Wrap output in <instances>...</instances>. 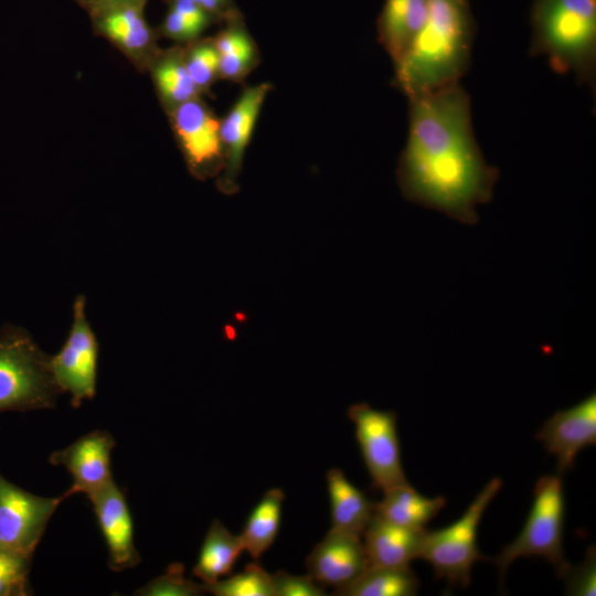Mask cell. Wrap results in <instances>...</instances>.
Instances as JSON below:
<instances>
[{
    "mask_svg": "<svg viewBox=\"0 0 596 596\" xmlns=\"http://www.w3.org/2000/svg\"><path fill=\"white\" fill-rule=\"evenodd\" d=\"M408 135L396 178L404 198L462 224L478 222L499 178L476 140L468 93L458 84L408 99Z\"/></svg>",
    "mask_w": 596,
    "mask_h": 596,
    "instance_id": "cell-1",
    "label": "cell"
},
{
    "mask_svg": "<svg viewBox=\"0 0 596 596\" xmlns=\"http://www.w3.org/2000/svg\"><path fill=\"white\" fill-rule=\"evenodd\" d=\"M473 38L468 0H428L422 29L394 65L396 87L412 99L458 84L469 68Z\"/></svg>",
    "mask_w": 596,
    "mask_h": 596,
    "instance_id": "cell-2",
    "label": "cell"
},
{
    "mask_svg": "<svg viewBox=\"0 0 596 596\" xmlns=\"http://www.w3.org/2000/svg\"><path fill=\"white\" fill-rule=\"evenodd\" d=\"M531 56H545L558 74L572 73L595 92L596 0H532Z\"/></svg>",
    "mask_w": 596,
    "mask_h": 596,
    "instance_id": "cell-3",
    "label": "cell"
},
{
    "mask_svg": "<svg viewBox=\"0 0 596 596\" xmlns=\"http://www.w3.org/2000/svg\"><path fill=\"white\" fill-rule=\"evenodd\" d=\"M63 394L50 368V355L21 326L0 327V413L55 406Z\"/></svg>",
    "mask_w": 596,
    "mask_h": 596,
    "instance_id": "cell-4",
    "label": "cell"
},
{
    "mask_svg": "<svg viewBox=\"0 0 596 596\" xmlns=\"http://www.w3.org/2000/svg\"><path fill=\"white\" fill-rule=\"evenodd\" d=\"M533 494V504L522 531L494 558L501 581L511 563L519 557H544L556 568L558 577L568 565L563 551L565 503L561 476L538 479Z\"/></svg>",
    "mask_w": 596,
    "mask_h": 596,
    "instance_id": "cell-5",
    "label": "cell"
},
{
    "mask_svg": "<svg viewBox=\"0 0 596 596\" xmlns=\"http://www.w3.org/2000/svg\"><path fill=\"white\" fill-rule=\"evenodd\" d=\"M501 487L502 480L492 478L457 521L444 529L426 532L421 558L430 563L438 578H446L449 585L467 587L473 564L487 560L477 546L478 525Z\"/></svg>",
    "mask_w": 596,
    "mask_h": 596,
    "instance_id": "cell-6",
    "label": "cell"
},
{
    "mask_svg": "<svg viewBox=\"0 0 596 596\" xmlns=\"http://www.w3.org/2000/svg\"><path fill=\"white\" fill-rule=\"evenodd\" d=\"M87 299L77 295L72 305V322L68 334L54 355L50 368L62 393L71 395L74 408L96 395L99 343L86 313Z\"/></svg>",
    "mask_w": 596,
    "mask_h": 596,
    "instance_id": "cell-7",
    "label": "cell"
},
{
    "mask_svg": "<svg viewBox=\"0 0 596 596\" xmlns=\"http://www.w3.org/2000/svg\"><path fill=\"white\" fill-rule=\"evenodd\" d=\"M348 417L355 425V436L373 486L384 492L409 485L401 462L396 414L358 403L349 407Z\"/></svg>",
    "mask_w": 596,
    "mask_h": 596,
    "instance_id": "cell-8",
    "label": "cell"
},
{
    "mask_svg": "<svg viewBox=\"0 0 596 596\" xmlns=\"http://www.w3.org/2000/svg\"><path fill=\"white\" fill-rule=\"evenodd\" d=\"M66 498V493L58 498L33 494L0 473V543L33 556L51 517Z\"/></svg>",
    "mask_w": 596,
    "mask_h": 596,
    "instance_id": "cell-9",
    "label": "cell"
},
{
    "mask_svg": "<svg viewBox=\"0 0 596 596\" xmlns=\"http://www.w3.org/2000/svg\"><path fill=\"white\" fill-rule=\"evenodd\" d=\"M172 126L193 175L206 179L224 168L221 121L198 97L171 111Z\"/></svg>",
    "mask_w": 596,
    "mask_h": 596,
    "instance_id": "cell-10",
    "label": "cell"
},
{
    "mask_svg": "<svg viewBox=\"0 0 596 596\" xmlns=\"http://www.w3.org/2000/svg\"><path fill=\"white\" fill-rule=\"evenodd\" d=\"M116 441L105 430H93L64 449L51 454L49 462L64 466L73 478L67 497L84 493L88 497L113 481L110 454Z\"/></svg>",
    "mask_w": 596,
    "mask_h": 596,
    "instance_id": "cell-11",
    "label": "cell"
},
{
    "mask_svg": "<svg viewBox=\"0 0 596 596\" xmlns=\"http://www.w3.org/2000/svg\"><path fill=\"white\" fill-rule=\"evenodd\" d=\"M550 454L557 458L558 476L572 469L577 454L596 444V395L556 412L536 434Z\"/></svg>",
    "mask_w": 596,
    "mask_h": 596,
    "instance_id": "cell-12",
    "label": "cell"
},
{
    "mask_svg": "<svg viewBox=\"0 0 596 596\" xmlns=\"http://www.w3.org/2000/svg\"><path fill=\"white\" fill-rule=\"evenodd\" d=\"M269 91L270 85L267 83L247 87L220 124L224 174L219 181V187L225 193L236 190V179L243 158Z\"/></svg>",
    "mask_w": 596,
    "mask_h": 596,
    "instance_id": "cell-13",
    "label": "cell"
},
{
    "mask_svg": "<svg viewBox=\"0 0 596 596\" xmlns=\"http://www.w3.org/2000/svg\"><path fill=\"white\" fill-rule=\"evenodd\" d=\"M88 499L108 549L109 568L121 572L138 565L140 555L134 543L132 518L125 493L113 480Z\"/></svg>",
    "mask_w": 596,
    "mask_h": 596,
    "instance_id": "cell-14",
    "label": "cell"
},
{
    "mask_svg": "<svg viewBox=\"0 0 596 596\" xmlns=\"http://www.w3.org/2000/svg\"><path fill=\"white\" fill-rule=\"evenodd\" d=\"M369 566L360 536L330 529L306 558L308 574L322 586L340 589Z\"/></svg>",
    "mask_w": 596,
    "mask_h": 596,
    "instance_id": "cell-15",
    "label": "cell"
},
{
    "mask_svg": "<svg viewBox=\"0 0 596 596\" xmlns=\"http://www.w3.org/2000/svg\"><path fill=\"white\" fill-rule=\"evenodd\" d=\"M89 14L95 32L136 63L152 55L155 31L145 18L142 6L105 3L91 10Z\"/></svg>",
    "mask_w": 596,
    "mask_h": 596,
    "instance_id": "cell-16",
    "label": "cell"
},
{
    "mask_svg": "<svg viewBox=\"0 0 596 596\" xmlns=\"http://www.w3.org/2000/svg\"><path fill=\"white\" fill-rule=\"evenodd\" d=\"M427 530L402 526L373 513L363 534L369 565L403 567L421 558Z\"/></svg>",
    "mask_w": 596,
    "mask_h": 596,
    "instance_id": "cell-17",
    "label": "cell"
},
{
    "mask_svg": "<svg viewBox=\"0 0 596 596\" xmlns=\"http://www.w3.org/2000/svg\"><path fill=\"white\" fill-rule=\"evenodd\" d=\"M428 0H385L377 20L379 41L394 62L398 63L422 29Z\"/></svg>",
    "mask_w": 596,
    "mask_h": 596,
    "instance_id": "cell-18",
    "label": "cell"
},
{
    "mask_svg": "<svg viewBox=\"0 0 596 596\" xmlns=\"http://www.w3.org/2000/svg\"><path fill=\"white\" fill-rule=\"evenodd\" d=\"M326 478L331 503V529L362 538L374 513L375 502L368 499L338 468H331Z\"/></svg>",
    "mask_w": 596,
    "mask_h": 596,
    "instance_id": "cell-19",
    "label": "cell"
},
{
    "mask_svg": "<svg viewBox=\"0 0 596 596\" xmlns=\"http://www.w3.org/2000/svg\"><path fill=\"white\" fill-rule=\"evenodd\" d=\"M445 504L444 497L427 498L407 485L384 491L383 499L374 505V513L402 526L424 529Z\"/></svg>",
    "mask_w": 596,
    "mask_h": 596,
    "instance_id": "cell-20",
    "label": "cell"
},
{
    "mask_svg": "<svg viewBox=\"0 0 596 596\" xmlns=\"http://www.w3.org/2000/svg\"><path fill=\"white\" fill-rule=\"evenodd\" d=\"M244 551L240 535L232 534L219 520H214L202 543L193 574L202 584H211L230 575L235 561Z\"/></svg>",
    "mask_w": 596,
    "mask_h": 596,
    "instance_id": "cell-21",
    "label": "cell"
},
{
    "mask_svg": "<svg viewBox=\"0 0 596 596\" xmlns=\"http://www.w3.org/2000/svg\"><path fill=\"white\" fill-rule=\"evenodd\" d=\"M419 581L409 566L369 565L351 584L334 590L338 596H414Z\"/></svg>",
    "mask_w": 596,
    "mask_h": 596,
    "instance_id": "cell-22",
    "label": "cell"
},
{
    "mask_svg": "<svg viewBox=\"0 0 596 596\" xmlns=\"http://www.w3.org/2000/svg\"><path fill=\"white\" fill-rule=\"evenodd\" d=\"M284 498L281 489H269L247 519L240 538L244 550L254 560H258L277 536Z\"/></svg>",
    "mask_w": 596,
    "mask_h": 596,
    "instance_id": "cell-23",
    "label": "cell"
},
{
    "mask_svg": "<svg viewBox=\"0 0 596 596\" xmlns=\"http://www.w3.org/2000/svg\"><path fill=\"white\" fill-rule=\"evenodd\" d=\"M151 74L156 89L170 111L196 98L200 93L189 75L181 51L173 50L155 58Z\"/></svg>",
    "mask_w": 596,
    "mask_h": 596,
    "instance_id": "cell-24",
    "label": "cell"
},
{
    "mask_svg": "<svg viewBox=\"0 0 596 596\" xmlns=\"http://www.w3.org/2000/svg\"><path fill=\"white\" fill-rule=\"evenodd\" d=\"M203 585L205 592L216 596H274L270 574L256 563L236 575Z\"/></svg>",
    "mask_w": 596,
    "mask_h": 596,
    "instance_id": "cell-25",
    "label": "cell"
},
{
    "mask_svg": "<svg viewBox=\"0 0 596 596\" xmlns=\"http://www.w3.org/2000/svg\"><path fill=\"white\" fill-rule=\"evenodd\" d=\"M32 555H26L0 543V596L32 594L30 570Z\"/></svg>",
    "mask_w": 596,
    "mask_h": 596,
    "instance_id": "cell-26",
    "label": "cell"
},
{
    "mask_svg": "<svg viewBox=\"0 0 596 596\" xmlns=\"http://www.w3.org/2000/svg\"><path fill=\"white\" fill-rule=\"evenodd\" d=\"M190 77L199 92L206 91L219 77V53L212 40L195 42L184 53Z\"/></svg>",
    "mask_w": 596,
    "mask_h": 596,
    "instance_id": "cell-27",
    "label": "cell"
},
{
    "mask_svg": "<svg viewBox=\"0 0 596 596\" xmlns=\"http://www.w3.org/2000/svg\"><path fill=\"white\" fill-rule=\"evenodd\" d=\"M204 592L203 584H196L184 577L183 564L172 563L166 574L153 578L135 594L145 596H196Z\"/></svg>",
    "mask_w": 596,
    "mask_h": 596,
    "instance_id": "cell-28",
    "label": "cell"
},
{
    "mask_svg": "<svg viewBox=\"0 0 596 596\" xmlns=\"http://www.w3.org/2000/svg\"><path fill=\"white\" fill-rule=\"evenodd\" d=\"M560 577L565 579V594L571 596L596 595V550L589 546L585 560L576 565L567 567Z\"/></svg>",
    "mask_w": 596,
    "mask_h": 596,
    "instance_id": "cell-29",
    "label": "cell"
},
{
    "mask_svg": "<svg viewBox=\"0 0 596 596\" xmlns=\"http://www.w3.org/2000/svg\"><path fill=\"white\" fill-rule=\"evenodd\" d=\"M274 596H323L322 585L311 575L296 576L284 571L270 574Z\"/></svg>",
    "mask_w": 596,
    "mask_h": 596,
    "instance_id": "cell-30",
    "label": "cell"
},
{
    "mask_svg": "<svg viewBox=\"0 0 596 596\" xmlns=\"http://www.w3.org/2000/svg\"><path fill=\"white\" fill-rule=\"evenodd\" d=\"M255 45L242 51L219 56V75L230 81L244 78L254 67L256 61Z\"/></svg>",
    "mask_w": 596,
    "mask_h": 596,
    "instance_id": "cell-31",
    "label": "cell"
},
{
    "mask_svg": "<svg viewBox=\"0 0 596 596\" xmlns=\"http://www.w3.org/2000/svg\"><path fill=\"white\" fill-rule=\"evenodd\" d=\"M160 31L164 36L178 42H192L203 32L199 26L171 9H168Z\"/></svg>",
    "mask_w": 596,
    "mask_h": 596,
    "instance_id": "cell-32",
    "label": "cell"
},
{
    "mask_svg": "<svg viewBox=\"0 0 596 596\" xmlns=\"http://www.w3.org/2000/svg\"><path fill=\"white\" fill-rule=\"evenodd\" d=\"M168 9L175 11L203 31L215 21L210 13L191 0H168Z\"/></svg>",
    "mask_w": 596,
    "mask_h": 596,
    "instance_id": "cell-33",
    "label": "cell"
},
{
    "mask_svg": "<svg viewBox=\"0 0 596 596\" xmlns=\"http://www.w3.org/2000/svg\"><path fill=\"white\" fill-rule=\"evenodd\" d=\"M210 13L215 20L230 19L238 14L233 0H191Z\"/></svg>",
    "mask_w": 596,
    "mask_h": 596,
    "instance_id": "cell-34",
    "label": "cell"
},
{
    "mask_svg": "<svg viewBox=\"0 0 596 596\" xmlns=\"http://www.w3.org/2000/svg\"><path fill=\"white\" fill-rule=\"evenodd\" d=\"M75 1L89 12L91 10L103 4L106 0H75Z\"/></svg>",
    "mask_w": 596,
    "mask_h": 596,
    "instance_id": "cell-35",
    "label": "cell"
},
{
    "mask_svg": "<svg viewBox=\"0 0 596 596\" xmlns=\"http://www.w3.org/2000/svg\"><path fill=\"white\" fill-rule=\"evenodd\" d=\"M146 2H147V0H106L103 4H105V3H128V4H136V6L145 7Z\"/></svg>",
    "mask_w": 596,
    "mask_h": 596,
    "instance_id": "cell-36",
    "label": "cell"
}]
</instances>
